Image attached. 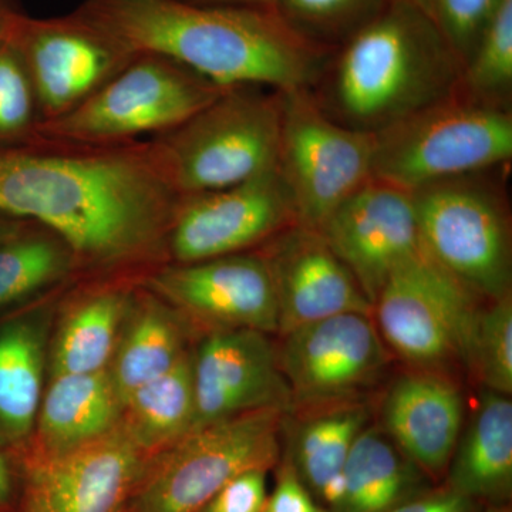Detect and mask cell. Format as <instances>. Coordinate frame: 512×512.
Here are the masks:
<instances>
[{
    "label": "cell",
    "instance_id": "6da1fadb",
    "mask_svg": "<svg viewBox=\"0 0 512 512\" xmlns=\"http://www.w3.org/2000/svg\"><path fill=\"white\" fill-rule=\"evenodd\" d=\"M180 198L150 141L0 144V214L57 235L92 284L140 285L168 264Z\"/></svg>",
    "mask_w": 512,
    "mask_h": 512
},
{
    "label": "cell",
    "instance_id": "7a4b0ae2",
    "mask_svg": "<svg viewBox=\"0 0 512 512\" xmlns=\"http://www.w3.org/2000/svg\"><path fill=\"white\" fill-rule=\"evenodd\" d=\"M76 10L134 55L167 57L221 87L309 90L330 56L292 32L274 9L83 0Z\"/></svg>",
    "mask_w": 512,
    "mask_h": 512
},
{
    "label": "cell",
    "instance_id": "3957f363",
    "mask_svg": "<svg viewBox=\"0 0 512 512\" xmlns=\"http://www.w3.org/2000/svg\"><path fill=\"white\" fill-rule=\"evenodd\" d=\"M461 70L429 13L389 0L330 53L308 92L336 123L376 136L456 93Z\"/></svg>",
    "mask_w": 512,
    "mask_h": 512
},
{
    "label": "cell",
    "instance_id": "277c9868",
    "mask_svg": "<svg viewBox=\"0 0 512 512\" xmlns=\"http://www.w3.org/2000/svg\"><path fill=\"white\" fill-rule=\"evenodd\" d=\"M282 92L258 86L222 90L180 126L150 140L178 195L222 190L275 170Z\"/></svg>",
    "mask_w": 512,
    "mask_h": 512
},
{
    "label": "cell",
    "instance_id": "5b68a950",
    "mask_svg": "<svg viewBox=\"0 0 512 512\" xmlns=\"http://www.w3.org/2000/svg\"><path fill=\"white\" fill-rule=\"evenodd\" d=\"M508 165L413 191L421 249L483 301L511 295Z\"/></svg>",
    "mask_w": 512,
    "mask_h": 512
},
{
    "label": "cell",
    "instance_id": "8992f818",
    "mask_svg": "<svg viewBox=\"0 0 512 512\" xmlns=\"http://www.w3.org/2000/svg\"><path fill=\"white\" fill-rule=\"evenodd\" d=\"M373 178L416 191L510 165L512 110L457 92L376 134Z\"/></svg>",
    "mask_w": 512,
    "mask_h": 512
},
{
    "label": "cell",
    "instance_id": "52a82bcc",
    "mask_svg": "<svg viewBox=\"0 0 512 512\" xmlns=\"http://www.w3.org/2000/svg\"><path fill=\"white\" fill-rule=\"evenodd\" d=\"M285 416L256 410L192 430L150 458L124 512H198L232 478L278 466Z\"/></svg>",
    "mask_w": 512,
    "mask_h": 512
},
{
    "label": "cell",
    "instance_id": "ba28073f",
    "mask_svg": "<svg viewBox=\"0 0 512 512\" xmlns=\"http://www.w3.org/2000/svg\"><path fill=\"white\" fill-rule=\"evenodd\" d=\"M224 89L167 57L138 55L82 106L40 124L39 136L94 146L156 137L191 119Z\"/></svg>",
    "mask_w": 512,
    "mask_h": 512
},
{
    "label": "cell",
    "instance_id": "9c48e42d",
    "mask_svg": "<svg viewBox=\"0 0 512 512\" xmlns=\"http://www.w3.org/2000/svg\"><path fill=\"white\" fill-rule=\"evenodd\" d=\"M483 299L423 249L387 279L373 305L384 345L416 369L440 370L470 359Z\"/></svg>",
    "mask_w": 512,
    "mask_h": 512
},
{
    "label": "cell",
    "instance_id": "30bf717a",
    "mask_svg": "<svg viewBox=\"0 0 512 512\" xmlns=\"http://www.w3.org/2000/svg\"><path fill=\"white\" fill-rule=\"evenodd\" d=\"M375 137L326 116L308 90L282 93L276 171L298 225L318 231L330 214L373 178Z\"/></svg>",
    "mask_w": 512,
    "mask_h": 512
},
{
    "label": "cell",
    "instance_id": "8fae6325",
    "mask_svg": "<svg viewBox=\"0 0 512 512\" xmlns=\"http://www.w3.org/2000/svg\"><path fill=\"white\" fill-rule=\"evenodd\" d=\"M10 40L28 70L40 124L82 106L138 56L77 10L60 18L23 15Z\"/></svg>",
    "mask_w": 512,
    "mask_h": 512
},
{
    "label": "cell",
    "instance_id": "7c38bea8",
    "mask_svg": "<svg viewBox=\"0 0 512 512\" xmlns=\"http://www.w3.org/2000/svg\"><path fill=\"white\" fill-rule=\"evenodd\" d=\"M296 224L291 194L276 168L222 190L181 195L168 231V262L256 251Z\"/></svg>",
    "mask_w": 512,
    "mask_h": 512
},
{
    "label": "cell",
    "instance_id": "4fadbf2b",
    "mask_svg": "<svg viewBox=\"0 0 512 512\" xmlns=\"http://www.w3.org/2000/svg\"><path fill=\"white\" fill-rule=\"evenodd\" d=\"M282 338L281 348L276 349L291 389L292 410L359 399L389 365L375 320L363 313L316 320Z\"/></svg>",
    "mask_w": 512,
    "mask_h": 512
},
{
    "label": "cell",
    "instance_id": "5bb4252c",
    "mask_svg": "<svg viewBox=\"0 0 512 512\" xmlns=\"http://www.w3.org/2000/svg\"><path fill=\"white\" fill-rule=\"evenodd\" d=\"M140 286L185 319L211 330L278 333V305L271 274L258 251L192 264L161 265Z\"/></svg>",
    "mask_w": 512,
    "mask_h": 512
},
{
    "label": "cell",
    "instance_id": "9a60e30c",
    "mask_svg": "<svg viewBox=\"0 0 512 512\" xmlns=\"http://www.w3.org/2000/svg\"><path fill=\"white\" fill-rule=\"evenodd\" d=\"M375 305L387 279L420 251L413 192L372 178L318 229Z\"/></svg>",
    "mask_w": 512,
    "mask_h": 512
},
{
    "label": "cell",
    "instance_id": "2e32d148",
    "mask_svg": "<svg viewBox=\"0 0 512 512\" xmlns=\"http://www.w3.org/2000/svg\"><path fill=\"white\" fill-rule=\"evenodd\" d=\"M150 458L120 424L70 453L25 460L19 512H124Z\"/></svg>",
    "mask_w": 512,
    "mask_h": 512
},
{
    "label": "cell",
    "instance_id": "e0dca14e",
    "mask_svg": "<svg viewBox=\"0 0 512 512\" xmlns=\"http://www.w3.org/2000/svg\"><path fill=\"white\" fill-rule=\"evenodd\" d=\"M192 382V430L256 410H292L291 389L279 367L278 349L258 330L208 332L192 353Z\"/></svg>",
    "mask_w": 512,
    "mask_h": 512
},
{
    "label": "cell",
    "instance_id": "ac0fdd59",
    "mask_svg": "<svg viewBox=\"0 0 512 512\" xmlns=\"http://www.w3.org/2000/svg\"><path fill=\"white\" fill-rule=\"evenodd\" d=\"M256 251L274 284L279 335L340 313L373 316L372 302L318 231L296 224Z\"/></svg>",
    "mask_w": 512,
    "mask_h": 512
},
{
    "label": "cell",
    "instance_id": "d6986e66",
    "mask_svg": "<svg viewBox=\"0 0 512 512\" xmlns=\"http://www.w3.org/2000/svg\"><path fill=\"white\" fill-rule=\"evenodd\" d=\"M464 397L439 370L416 369L394 380L382 404V426L426 476H446L463 431Z\"/></svg>",
    "mask_w": 512,
    "mask_h": 512
},
{
    "label": "cell",
    "instance_id": "ffe728a7",
    "mask_svg": "<svg viewBox=\"0 0 512 512\" xmlns=\"http://www.w3.org/2000/svg\"><path fill=\"white\" fill-rule=\"evenodd\" d=\"M123 413L109 370L50 377L25 460L62 456L103 439L120 426Z\"/></svg>",
    "mask_w": 512,
    "mask_h": 512
},
{
    "label": "cell",
    "instance_id": "44dd1931",
    "mask_svg": "<svg viewBox=\"0 0 512 512\" xmlns=\"http://www.w3.org/2000/svg\"><path fill=\"white\" fill-rule=\"evenodd\" d=\"M134 291L130 284H93L67 306L53 339L50 377L109 369Z\"/></svg>",
    "mask_w": 512,
    "mask_h": 512
},
{
    "label": "cell",
    "instance_id": "7402d4cb",
    "mask_svg": "<svg viewBox=\"0 0 512 512\" xmlns=\"http://www.w3.org/2000/svg\"><path fill=\"white\" fill-rule=\"evenodd\" d=\"M187 340V319L138 285L107 369L123 402L141 386L177 366L188 355Z\"/></svg>",
    "mask_w": 512,
    "mask_h": 512
},
{
    "label": "cell",
    "instance_id": "603a6c76",
    "mask_svg": "<svg viewBox=\"0 0 512 512\" xmlns=\"http://www.w3.org/2000/svg\"><path fill=\"white\" fill-rule=\"evenodd\" d=\"M446 487L473 501L504 500L512 487V402L485 390L446 471Z\"/></svg>",
    "mask_w": 512,
    "mask_h": 512
},
{
    "label": "cell",
    "instance_id": "cb8c5ba5",
    "mask_svg": "<svg viewBox=\"0 0 512 512\" xmlns=\"http://www.w3.org/2000/svg\"><path fill=\"white\" fill-rule=\"evenodd\" d=\"M284 456L316 500L338 480L359 434L369 426L370 409L357 399L295 409Z\"/></svg>",
    "mask_w": 512,
    "mask_h": 512
},
{
    "label": "cell",
    "instance_id": "d4e9b609",
    "mask_svg": "<svg viewBox=\"0 0 512 512\" xmlns=\"http://www.w3.org/2000/svg\"><path fill=\"white\" fill-rule=\"evenodd\" d=\"M426 474L379 426L357 437L342 471V497L330 512H390L421 493Z\"/></svg>",
    "mask_w": 512,
    "mask_h": 512
},
{
    "label": "cell",
    "instance_id": "484cf974",
    "mask_svg": "<svg viewBox=\"0 0 512 512\" xmlns=\"http://www.w3.org/2000/svg\"><path fill=\"white\" fill-rule=\"evenodd\" d=\"M45 328L35 319L0 330V427L15 443L29 440L45 379Z\"/></svg>",
    "mask_w": 512,
    "mask_h": 512
},
{
    "label": "cell",
    "instance_id": "4316f807",
    "mask_svg": "<svg viewBox=\"0 0 512 512\" xmlns=\"http://www.w3.org/2000/svg\"><path fill=\"white\" fill-rule=\"evenodd\" d=\"M195 414L192 353L124 402L121 426L141 451L153 457L192 430Z\"/></svg>",
    "mask_w": 512,
    "mask_h": 512
},
{
    "label": "cell",
    "instance_id": "83f0119b",
    "mask_svg": "<svg viewBox=\"0 0 512 512\" xmlns=\"http://www.w3.org/2000/svg\"><path fill=\"white\" fill-rule=\"evenodd\" d=\"M70 278H77L76 259L49 229L30 222L0 245V309Z\"/></svg>",
    "mask_w": 512,
    "mask_h": 512
},
{
    "label": "cell",
    "instance_id": "f1b7e54d",
    "mask_svg": "<svg viewBox=\"0 0 512 512\" xmlns=\"http://www.w3.org/2000/svg\"><path fill=\"white\" fill-rule=\"evenodd\" d=\"M389 0H274L272 9L292 32L326 53L335 52Z\"/></svg>",
    "mask_w": 512,
    "mask_h": 512
},
{
    "label": "cell",
    "instance_id": "f546056e",
    "mask_svg": "<svg viewBox=\"0 0 512 512\" xmlns=\"http://www.w3.org/2000/svg\"><path fill=\"white\" fill-rule=\"evenodd\" d=\"M457 92L485 106L512 110V0L464 64Z\"/></svg>",
    "mask_w": 512,
    "mask_h": 512
},
{
    "label": "cell",
    "instance_id": "4dcf8cb0",
    "mask_svg": "<svg viewBox=\"0 0 512 512\" xmlns=\"http://www.w3.org/2000/svg\"><path fill=\"white\" fill-rule=\"evenodd\" d=\"M467 369L485 390L512 393V296L484 303Z\"/></svg>",
    "mask_w": 512,
    "mask_h": 512
},
{
    "label": "cell",
    "instance_id": "1f68e13d",
    "mask_svg": "<svg viewBox=\"0 0 512 512\" xmlns=\"http://www.w3.org/2000/svg\"><path fill=\"white\" fill-rule=\"evenodd\" d=\"M40 116L32 82L12 40L0 45V144L39 138Z\"/></svg>",
    "mask_w": 512,
    "mask_h": 512
},
{
    "label": "cell",
    "instance_id": "d6a6232c",
    "mask_svg": "<svg viewBox=\"0 0 512 512\" xmlns=\"http://www.w3.org/2000/svg\"><path fill=\"white\" fill-rule=\"evenodd\" d=\"M508 0H433L430 18L461 66L470 60Z\"/></svg>",
    "mask_w": 512,
    "mask_h": 512
},
{
    "label": "cell",
    "instance_id": "836d02e7",
    "mask_svg": "<svg viewBox=\"0 0 512 512\" xmlns=\"http://www.w3.org/2000/svg\"><path fill=\"white\" fill-rule=\"evenodd\" d=\"M268 470H249L232 478L198 512H264Z\"/></svg>",
    "mask_w": 512,
    "mask_h": 512
},
{
    "label": "cell",
    "instance_id": "e575fe53",
    "mask_svg": "<svg viewBox=\"0 0 512 512\" xmlns=\"http://www.w3.org/2000/svg\"><path fill=\"white\" fill-rule=\"evenodd\" d=\"M274 491L266 498L264 512H329L308 490L288 457L278 463Z\"/></svg>",
    "mask_w": 512,
    "mask_h": 512
},
{
    "label": "cell",
    "instance_id": "d590c367",
    "mask_svg": "<svg viewBox=\"0 0 512 512\" xmlns=\"http://www.w3.org/2000/svg\"><path fill=\"white\" fill-rule=\"evenodd\" d=\"M476 504L466 495L444 487L434 493L414 495L390 512H476Z\"/></svg>",
    "mask_w": 512,
    "mask_h": 512
},
{
    "label": "cell",
    "instance_id": "8d00e7d4",
    "mask_svg": "<svg viewBox=\"0 0 512 512\" xmlns=\"http://www.w3.org/2000/svg\"><path fill=\"white\" fill-rule=\"evenodd\" d=\"M22 16L12 0H0V45L10 40Z\"/></svg>",
    "mask_w": 512,
    "mask_h": 512
},
{
    "label": "cell",
    "instance_id": "74e56055",
    "mask_svg": "<svg viewBox=\"0 0 512 512\" xmlns=\"http://www.w3.org/2000/svg\"><path fill=\"white\" fill-rule=\"evenodd\" d=\"M15 485H13L12 471L8 461L0 454V512L8 511L12 507Z\"/></svg>",
    "mask_w": 512,
    "mask_h": 512
},
{
    "label": "cell",
    "instance_id": "f35d334b",
    "mask_svg": "<svg viewBox=\"0 0 512 512\" xmlns=\"http://www.w3.org/2000/svg\"><path fill=\"white\" fill-rule=\"evenodd\" d=\"M183 2L202 6H235V8L272 9L274 5V0H183Z\"/></svg>",
    "mask_w": 512,
    "mask_h": 512
},
{
    "label": "cell",
    "instance_id": "ab89813d",
    "mask_svg": "<svg viewBox=\"0 0 512 512\" xmlns=\"http://www.w3.org/2000/svg\"><path fill=\"white\" fill-rule=\"evenodd\" d=\"M30 222L0 214V245L19 235Z\"/></svg>",
    "mask_w": 512,
    "mask_h": 512
},
{
    "label": "cell",
    "instance_id": "60d3db41",
    "mask_svg": "<svg viewBox=\"0 0 512 512\" xmlns=\"http://www.w3.org/2000/svg\"><path fill=\"white\" fill-rule=\"evenodd\" d=\"M407 2L413 3V5L419 6L420 9H423L424 12L429 13L430 15V6L433 0H407Z\"/></svg>",
    "mask_w": 512,
    "mask_h": 512
},
{
    "label": "cell",
    "instance_id": "b9f144b4",
    "mask_svg": "<svg viewBox=\"0 0 512 512\" xmlns=\"http://www.w3.org/2000/svg\"><path fill=\"white\" fill-rule=\"evenodd\" d=\"M488 512H510L507 510V508H493V510Z\"/></svg>",
    "mask_w": 512,
    "mask_h": 512
}]
</instances>
